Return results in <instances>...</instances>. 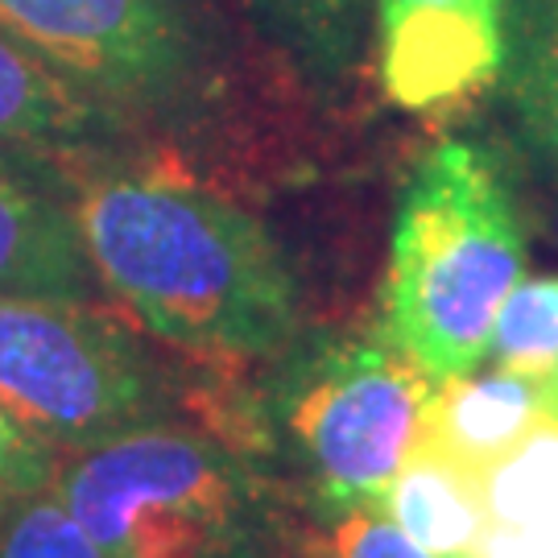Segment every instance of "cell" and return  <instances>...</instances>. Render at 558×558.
<instances>
[{
	"label": "cell",
	"mask_w": 558,
	"mask_h": 558,
	"mask_svg": "<svg viewBox=\"0 0 558 558\" xmlns=\"http://www.w3.org/2000/svg\"><path fill=\"white\" fill-rule=\"evenodd\" d=\"M71 207L100 294L141 336L207 364L294 348L299 281L240 203L117 154L71 170Z\"/></svg>",
	"instance_id": "cell-1"
},
{
	"label": "cell",
	"mask_w": 558,
	"mask_h": 558,
	"mask_svg": "<svg viewBox=\"0 0 558 558\" xmlns=\"http://www.w3.org/2000/svg\"><path fill=\"white\" fill-rule=\"evenodd\" d=\"M525 260L518 199L493 149L439 141L401 195L380 327L435 385L463 377L480 368Z\"/></svg>",
	"instance_id": "cell-2"
},
{
	"label": "cell",
	"mask_w": 558,
	"mask_h": 558,
	"mask_svg": "<svg viewBox=\"0 0 558 558\" xmlns=\"http://www.w3.org/2000/svg\"><path fill=\"white\" fill-rule=\"evenodd\" d=\"M50 493L108 558H274L253 468L170 418L62 456Z\"/></svg>",
	"instance_id": "cell-3"
},
{
	"label": "cell",
	"mask_w": 558,
	"mask_h": 558,
	"mask_svg": "<svg viewBox=\"0 0 558 558\" xmlns=\"http://www.w3.org/2000/svg\"><path fill=\"white\" fill-rule=\"evenodd\" d=\"M435 380L385 327L319 339L274 389V435L327 518L373 509L426 442Z\"/></svg>",
	"instance_id": "cell-4"
},
{
	"label": "cell",
	"mask_w": 558,
	"mask_h": 558,
	"mask_svg": "<svg viewBox=\"0 0 558 558\" xmlns=\"http://www.w3.org/2000/svg\"><path fill=\"white\" fill-rule=\"evenodd\" d=\"M0 29L133 129H182L223 87L216 0H0Z\"/></svg>",
	"instance_id": "cell-5"
},
{
	"label": "cell",
	"mask_w": 558,
	"mask_h": 558,
	"mask_svg": "<svg viewBox=\"0 0 558 558\" xmlns=\"http://www.w3.org/2000/svg\"><path fill=\"white\" fill-rule=\"evenodd\" d=\"M0 405L54 456L170 418L137 327L100 299H0Z\"/></svg>",
	"instance_id": "cell-6"
},
{
	"label": "cell",
	"mask_w": 558,
	"mask_h": 558,
	"mask_svg": "<svg viewBox=\"0 0 558 558\" xmlns=\"http://www.w3.org/2000/svg\"><path fill=\"white\" fill-rule=\"evenodd\" d=\"M505 0H373V41L385 96L435 112L497 80Z\"/></svg>",
	"instance_id": "cell-7"
},
{
	"label": "cell",
	"mask_w": 558,
	"mask_h": 558,
	"mask_svg": "<svg viewBox=\"0 0 558 558\" xmlns=\"http://www.w3.org/2000/svg\"><path fill=\"white\" fill-rule=\"evenodd\" d=\"M0 299H100L71 170L0 149Z\"/></svg>",
	"instance_id": "cell-8"
},
{
	"label": "cell",
	"mask_w": 558,
	"mask_h": 558,
	"mask_svg": "<svg viewBox=\"0 0 558 558\" xmlns=\"http://www.w3.org/2000/svg\"><path fill=\"white\" fill-rule=\"evenodd\" d=\"M137 129L0 29V149L75 170L117 158Z\"/></svg>",
	"instance_id": "cell-9"
},
{
	"label": "cell",
	"mask_w": 558,
	"mask_h": 558,
	"mask_svg": "<svg viewBox=\"0 0 558 558\" xmlns=\"http://www.w3.org/2000/svg\"><path fill=\"white\" fill-rule=\"evenodd\" d=\"M555 385L513 368L480 364V373L472 368L463 377L435 385L426 439L442 447L447 456H456L459 463L484 472L500 456H509L538 422L555 418Z\"/></svg>",
	"instance_id": "cell-10"
},
{
	"label": "cell",
	"mask_w": 558,
	"mask_h": 558,
	"mask_svg": "<svg viewBox=\"0 0 558 558\" xmlns=\"http://www.w3.org/2000/svg\"><path fill=\"white\" fill-rule=\"evenodd\" d=\"M493 83L525 158L558 186V0H505Z\"/></svg>",
	"instance_id": "cell-11"
},
{
	"label": "cell",
	"mask_w": 558,
	"mask_h": 558,
	"mask_svg": "<svg viewBox=\"0 0 558 558\" xmlns=\"http://www.w3.org/2000/svg\"><path fill=\"white\" fill-rule=\"evenodd\" d=\"M435 558H463L488 525L484 472L426 439L373 505Z\"/></svg>",
	"instance_id": "cell-12"
},
{
	"label": "cell",
	"mask_w": 558,
	"mask_h": 558,
	"mask_svg": "<svg viewBox=\"0 0 558 558\" xmlns=\"http://www.w3.org/2000/svg\"><path fill=\"white\" fill-rule=\"evenodd\" d=\"M257 34L311 87L339 92L373 34V0H240Z\"/></svg>",
	"instance_id": "cell-13"
},
{
	"label": "cell",
	"mask_w": 558,
	"mask_h": 558,
	"mask_svg": "<svg viewBox=\"0 0 558 558\" xmlns=\"http://www.w3.org/2000/svg\"><path fill=\"white\" fill-rule=\"evenodd\" d=\"M480 364L546 380L558 393V274L521 278L513 286V294L500 302Z\"/></svg>",
	"instance_id": "cell-14"
},
{
	"label": "cell",
	"mask_w": 558,
	"mask_h": 558,
	"mask_svg": "<svg viewBox=\"0 0 558 558\" xmlns=\"http://www.w3.org/2000/svg\"><path fill=\"white\" fill-rule=\"evenodd\" d=\"M488 525H521L558 509V414L538 422L525 439L484 468Z\"/></svg>",
	"instance_id": "cell-15"
},
{
	"label": "cell",
	"mask_w": 558,
	"mask_h": 558,
	"mask_svg": "<svg viewBox=\"0 0 558 558\" xmlns=\"http://www.w3.org/2000/svg\"><path fill=\"white\" fill-rule=\"evenodd\" d=\"M0 558H108L50 488L13 500L0 521Z\"/></svg>",
	"instance_id": "cell-16"
},
{
	"label": "cell",
	"mask_w": 558,
	"mask_h": 558,
	"mask_svg": "<svg viewBox=\"0 0 558 558\" xmlns=\"http://www.w3.org/2000/svg\"><path fill=\"white\" fill-rule=\"evenodd\" d=\"M319 558H435L410 542L380 509H348L323 530Z\"/></svg>",
	"instance_id": "cell-17"
},
{
	"label": "cell",
	"mask_w": 558,
	"mask_h": 558,
	"mask_svg": "<svg viewBox=\"0 0 558 558\" xmlns=\"http://www.w3.org/2000/svg\"><path fill=\"white\" fill-rule=\"evenodd\" d=\"M62 456H54L41 439H34L4 405H0V488L9 493H41L59 472Z\"/></svg>",
	"instance_id": "cell-18"
},
{
	"label": "cell",
	"mask_w": 558,
	"mask_h": 558,
	"mask_svg": "<svg viewBox=\"0 0 558 558\" xmlns=\"http://www.w3.org/2000/svg\"><path fill=\"white\" fill-rule=\"evenodd\" d=\"M13 500H17V493H9V488H0V521L9 518V509H13Z\"/></svg>",
	"instance_id": "cell-19"
},
{
	"label": "cell",
	"mask_w": 558,
	"mask_h": 558,
	"mask_svg": "<svg viewBox=\"0 0 558 558\" xmlns=\"http://www.w3.org/2000/svg\"><path fill=\"white\" fill-rule=\"evenodd\" d=\"M555 414H558V410H555Z\"/></svg>",
	"instance_id": "cell-20"
}]
</instances>
